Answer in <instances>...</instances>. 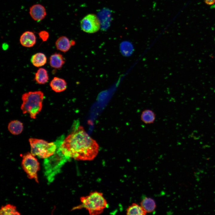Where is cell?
Returning a JSON list of instances; mask_svg holds the SVG:
<instances>
[{"mask_svg": "<svg viewBox=\"0 0 215 215\" xmlns=\"http://www.w3.org/2000/svg\"><path fill=\"white\" fill-rule=\"evenodd\" d=\"M58 148L68 159L91 161L97 155L99 147L96 141L83 128L76 126L71 133L57 145Z\"/></svg>", "mask_w": 215, "mask_h": 215, "instance_id": "6da1fadb", "label": "cell"}, {"mask_svg": "<svg viewBox=\"0 0 215 215\" xmlns=\"http://www.w3.org/2000/svg\"><path fill=\"white\" fill-rule=\"evenodd\" d=\"M80 199L81 204L74 207L73 210L84 208L90 215L101 214L108 206L103 194L96 191L91 192L88 195L81 197Z\"/></svg>", "mask_w": 215, "mask_h": 215, "instance_id": "7a4b0ae2", "label": "cell"}, {"mask_svg": "<svg viewBox=\"0 0 215 215\" xmlns=\"http://www.w3.org/2000/svg\"><path fill=\"white\" fill-rule=\"evenodd\" d=\"M44 98V93L41 91L24 93L22 96V103L21 107L23 113H28L31 118L36 119L42 110Z\"/></svg>", "mask_w": 215, "mask_h": 215, "instance_id": "3957f363", "label": "cell"}, {"mask_svg": "<svg viewBox=\"0 0 215 215\" xmlns=\"http://www.w3.org/2000/svg\"><path fill=\"white\" fill-rule=\"evenodd\" d=\"M57 148L55 153L50 157L44 159V166L45 174L49 182H52L55 176L60 172L62 166L68 160Z\"/></svg>", "mask_w": 215, "mask_h": 215, "instance_id": "277c9868", "label": "cell"}, {"mask_svg": "<svg viewBox=\"0 0 215 215\" xmlns=\"http://www.w3.org/2000/svg\"><path fill=\"white\" fill-rule=\"evenodd\" d=\"M29 141L31 147V153L33 156L42 159L48 158L53 155L57 148V145L53 142H49L44 140L30 138Z\"/></svg>", "mask_w": 215, "mask_h": 215, "instance_id": "5b68a950", "label": "cell"}, {"mask_svg": "<svg viewBox=\"0 0 215 215\" xmlns=\"http://www.w3.org/2000/svg\"><path fill=\"white\" fill-rule=\"evenodd\" d=\"M22 165L28 178L34 179L38 183L37 172L39 169V164L34 156L29 153L24 155L23 156Z\"/></svg>", "mask_w": 215, "mask_h": 215, "instance_id": "8992f818", "label": "cell"}, {"mask_svg": "<svg viewBox=\"0 0 215 215\" xmlns=\"http://www.w3.org/2000/svg\"><path fill=\"white\" fill-rule=\"evenodd\" d=\"M80 27L82 30L88 33H95L98 31L101 27L100 21L96 15L90 14L85 16L80 22Z\"/></svg>", "mask_w": 215, "mask_h": 215, "instance_id": "52a82bcc", "label": "cell"}, {"mask_svg": "<svg viewBox=\"0 0 215 215\" xmlns=\"http://www.w3.org/2000/svg\"><path fill=\"white\" fill-rule=\"evenodd\" d=\"M29 13L32 18L36 21L42 20L47 14L44 7L39 4L32 6L30 8Z\"/></svg>", "mask_w": 215, "mask_h": 215, "instance_id": "ba28073f", "label": "cell"}, {"mask_svg": "<svg viewBox=\"0 0 215 215\" xmlns=\"http://www.w3.org/2000/svg\"><path fill=\"white\" fill-rule=\"evenodd\" d=\"M20 42L21 45L24 47H32L36 43V37L33 32L27 31L24 32L21 36Z\"/></svg>", "mask_w": 215, "mask_h": 215, "instance_id": "9c48e42d", "label": "cell"}, {"mask_svg": "<svg viewBox=\"0 0 215 215\" xmlns=\"http://www.w3.org/2000/svg\"><path fill=\"white\" fill-rule=\"evenodd\" d=\"M50 85L52 90L57 93L65 90L67 87V83L64 79L56 77L52 80Z\"/></svg>", "mask_w": 215, "mask_h": 215, "instance_id": "30bf717a", "label": "cell"}, {"mask_svg": "<svg viewBox=\"0 0 215 215\" xmlns=\"http://www.w3.org/2000/svg\"><path fill=\"white\" fill-rule=\"evenodd\" d=\"M65 59L62 55L59 53H55L49 58L50 66L55 69L61 68L65 62Z\"/></svg>", "mask_w": 215, "mask_h": 215, "instance_id": "8fae6325", "label": "cell"}, {"mask_svg": "<svg viewBox=\"0 0 215 215\" xmlns=\"http://www.w3.org/2000/svg\"><path fill=\"white\" fill-rule=\"evenodd\" d=\"M55 44L58 50L64 53L68 51L72 45V41L65 36L59 37L56 41Z\"/></svg>", "mask_w": 215, "mask_h": 215, "instance_id": "7c38bea8", "label": "cell"}, {"mask_svg": "<svg viewBox=\"0 0 215 215\" xmlns=\"http://www.w3.org/2000/svg\"><path fill=\"white\" fill-rule=\"evenodd\" d=\"M140 205L146 213L153 212L156 207L155 201L151 198L147 197L142 199L140 203Z\"/></svg>", "mask_w": 215, "mask_h": 215, "instance_id": "4fadbf2b", "label": "cell"}, {"mask_svg": "<svg viewBox=\"0 0 215 215\" xmlns=\"http://www.w3.org/2000/svg\"><path fill=\"white\" fill-rule=\"evenodd\" d=\"M47 58L44 54L42 53H37L31 57V63L35 67H39L44 65L46 63Z\"/></svg>", "mask_w": 215, "mask_h": 215, "instance_id": "5bb4252c", "label": "cell"}, {"mask_svg": "<svg viewBox=\"0 0 215 215\" xmlns=\"http://www.w3.org/2000/svg\"><path fill=\"white\" fill-rule=\"evenodd\" d=\"M35 79L39 84L46 83L49 79V76L47 70L42 68H39L35 74Z\"/></svg>", "mask_w": 215, "mask_h": 215, "instance_id": "9a60e30c", "label": "cell"}, {"mask_svg": "<svg viewBox=\"0 0 215 215\" xmlns=\"http://www.w3.org/2000/svg\"><path fill=\"white\" fill-rule=\"evenodd\" d=\"M156 114L150 109H145L142 112L141 115V120L145 124H149L153 123L155 121Z\"/></svg>", "mask_w": 215, "mask_h": 215, "instance_id": "2e32d148", "label": "cell"}, {"mask_svg": "<svg viewBox=\"0 0 215 215\" xmlns=\"http://www.w3.org/2000/svg\"><path fill=\"white\" fill-rule=\"evenodd\" d=\"M8 128L9 131L13 134L16 135L20 134L23 131V125L21 122L16 120L10 122Z\"/></svg>", "mask_w": 215, "mask_h": 215, "instance_id": "e0dca14e", "label": "cell"}, {"mask_svg": "<svg viewBox=\"0 0 215 215\" xmlns=\"http://www.w3.org/2000/svg\"><path fill=\"white\" fill-rule=\"evenodd\" d=\"M146 214V213L140 205L135 203L132 204L127 209V215H144Z\"/></svg>", "mask_w": 215, "mask_h": 215, "instance_id": "ac0fdd59", "label": "cell"}, {"mask_svg": "<svg viewBox=\"0 0 215 215\" xmlns=\"http://www.w3.org/2000/svg\"><path fill=\"white\" fill-rule=\"evenodd\" d=\"M120 50L122 54L126 56H131L134 50L133 44L128 41H124L121 43Z\"/></svg>", "mask_w": 215, "mask_h": 215, "instance_id": "d6986e66", "label": "cell"}, {"mask_svg": "<svg viewBox=\"0 0 215 215\" xmlns=\"http://www.w3.org/2000/svg\"><path fill=\"white\" fill-rule=\"evenodd\" d=\"M0 214L4 215H19L16 206L10 204L3 206L0 210Z\"/></svg>", "mask_w": 215, "mask_h": 215, "instance_id": "ffe728a7", "label": "cell"}, {"mask_svg": "<svg viewBox=\"0 0 215 215\" xmlns=\"http://www.w3.org/2000/svg\"><path fill=\"white\" fill-rule=\"evenodd\" d=\"M38 34L40 38L44 42L46 41L48 39L49 36L48 33L45 30L40 31Z\"/></svg>", "mask_w": 215, "mask_h": 215, "instance_id": "44dd1931", "label": "cell"}, {"mask_svg": "<svg viewBox=\"0 0 215 215\" xmlns=\"http://www.w3.org/2000/svg\"><path fill=\"white\" fill-rule=\"evenodd\" d=\"M205 3L208 5H212L215 2V0H205Z\"/></svg>", "mask_w": 215, "mask_h": 215, "instance_id": "7402d4cb", "label": "cell"}, {"mask_svg": "<svg viewBox=\"0 0 215 215\" xmlns=\"http://www.w3.org/2000/svg\"><path fill=\"white\" fill-rule=\"evenodd\" d=\"M2 47L4 50H6L8 48V45L7 43H4L2 44Z\"/></svg>", "mask_w": 215, "mask_h": 215, "instance_id": "603a6c76", "label": "cell"}]
</instances>
